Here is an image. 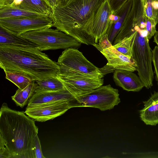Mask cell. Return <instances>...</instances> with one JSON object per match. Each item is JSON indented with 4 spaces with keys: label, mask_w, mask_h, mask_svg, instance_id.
Here are the masks:
<instances>
[{
    "label": "cell",
    "mask_w": 158,
    "mask_h": 158,
    "mask_svg": "<svg viewBox=\"0 0 158 158\" xmlns=\"http://www.w3.org/2000/svg\"><path fill=\"white\" fill-rule=\"evenodd\" d=\"M25 112L9 108L3 103L0 110V140L11 158H35L34 139L38 128Z\"/></svg>",
    "instance_id": "1"
},
{
    "label": "cell",
    "mask_w": 158,
    "mask_h": 158,
    "mask_svg": "<svg viewBox=\"0 0 158 158\" xmlns=\"http://www.w3.org/2000/svg\"><path fill=\"white\" fill-rule=\"evenodd\" d=\"M0 67L35 81L56 77L59 71L57 62L36 46L0 45Z\"/></svg>",
    "instance_id": "2"
},
{
    "label": "cell",
    "mask_w": 158,
    "mask_h": 158,
    "mask_svg": "<svg viewBox=\"0 0 158 158\" xmlns=\"http://www.w3.org/2000/svg\"><path fill=\"white\" fill-rule=\"evenodd\" d=\"M105 0H73L64 7H56L50 17L53 27L81 44L94 46V38L87 32Z\"/></svg>",
    "instance_id": "3"
},
{
    "label": "cell",
    "mask_w": 158,
    "mask_h": 158,
    "mask_svg": "<svg viewBox=\"0 0 158 158\" xmlns=\"http://www.w3.org/2000/svg\"><path fill=\"white\" fill-rule=\"evenodd\" d=\"M41 51L68 48H77L81 43L73 37L51 28L28 31L20 35Z\"/></svg>",
    "instance_id": "4"
},
{
    "label": "cell",
    "mask_w": 158,
    "mask_h": 158,
    "mask_svg": "<svg viewBox=\"0 0 158 158\" xmlns=\"http://www.w3.org/2000/svg\"><path fill=\"white\" fill-rule=\"evenodd\" d=\"M136 34L132 47V56L137 64L136 70L144 87L148 89L153 85L154 73L152 62V51L146 29L135 28Z\"/></svg>",
    "instance_id": "5"
},
{
    "label": "cell",
    "mask_w": 158,
    "mask_h": 158,
    "mask_svg": "<svg viewBox=\"0 0 158 158\" xmlns=\"http://www.w3.org/2000/svg\"><path fill=\"white\" fill-rule=\"evenodd\" d=\"M57 63L59 67L58 73L60 74L99 78H102L104 76L99 68L89 61L76 48L65 49L59 57Z\"/></svg>",
    "instance_id": "6"
},
{
    "label": "cell",
    "mask_w": 158,
    "mask_h": 158,
    "mask_svg": "<svg viewBox=\"0 0 158 158\" xmlns=\"http://www.w3.org/2000/svg\"><path fill=\"white\" fill-rule=\"evenodd\" d=\"M120 102L118 90L110 85H102L73 101V107H89L102 111L113 109Z\"/></svg>",
    "instance_id": "7"
},
{
    "label": "cell",
    "mask_w": 158,
    "mask_h": 158,
    "mask_svg": "<svg viewBox=\"0 0 158 158\" xmlns=\"http://www.w3.org/2000/svg\"><path fill=\"white\" fill-rule=\"evenodd\" d=\"M0 27L18 35L53 27L51 18L25 17L0 19Z\"/></svg>",
    "instance_id": "8"
},
{
    "label": "cell",
    "mask_w": 158,
    "mask_h": 158,
    "mask_svg": "<svg viewBox=\"0 0 158 158\" xmlns=\"http://www.w3.org/2000/svg\"><path fill=\"white\" fill-rule=\"evenodd\" d=\"M56 77L75 98L82 96L103 84V78H95L76 75L58 73Z\"/></svg>",
    "instance_id": "9"
},
{
    "label": "cell",
    "mask_w": 158,
    "mask_h": 158,
    "mask_svg": "<svg viewBox=\"0 0 158 158\" xmlns=\"http://www.w3.org/2000/svg\"><path fill=\"white\" fill-rule=\"evenodd\" d=\"M73 100L61 101L33 107L27 106L25 113L36 121L45 122L63 114L69 109L73 107Z\"/></svg>",
    "instance_id": "10"
},
{
    "label": "cell",
    "mask_w": 158,
    "mask_h": 158,
    "mask_svg": "<svg viewBox=\"0 0 158 158\" xmlns=\"http://www.w3.org/2000/svg\"><path fill=\"white\" fill-rule=\"evenodd\" d=\"M138 26L141 29H146L142 0H132L131 10L124 24L115 38L113 45L125 38L131 35L135 31V28Z\"/></svg>",
    "instance_id": "11"
},
{
    "label": "cell",
    "mask_w": 158,
    "mask_h": 158,
    "mask_svg": "<svg viewBox=\"0 0 158 158\" xmlns=\"http://www.w3.org/2000/svg\"><path fill=\"white\" fill-rule=\"evenodd\" d=\"M112 14L107 0H105L98 9L87 32L94 38L96 44H98L100 38L106 33Z\"/></svg>",
    "instance_id": "12"
},
{
    "label": "cell",
    "mask_w": 158,
    "mask_h": 158,
    "mask_svg": "<svg viewBox=\"0 0 158 158\" xmlns=\"http://www.w3.org/2000/svg\"><path fill=\"white\" fill-rule=\"evenodd\" d=\"M75 98L65 88L56 91L35 90L27 103V107H35L61 101H70Z\"/></svg>",
    "instance_id": "13"
},
{
    "label": "cell",
    "mask_w": 158,
    "mask_h": 158,
    "mask_svg": "<svg viewBox=\"0 0 158 158\" xmlns=\"http://www.w3.org/2000/svg\"><path fill=\"white\" fill-rule=\"evenodd\" d=\"M100 52L107 59L106 64L115 69L126 70L132 72L136 70L137 64L132 56L123 54L113 46Z\"/></svg>",
    "instance_id": "14"
},
{
    "label": "cell",
    "mask_w": 158,
    "mask_h": 158,
    "mask_svg": "<svg viewBox=\"0 0 158 158\" xmlns=\"http://www.w3.org/2000/svg\"><path fill=\"white\" fill-rule=\"evenodd\" d=\"M133 72L115 69L113 78L117 85L128 91L138 92L144 87L139 76Z\"/></svg>",
    "instance_id": "15"
},
{
    "label": "cell",
    "mask_w": 158,
    "mask_h": 158,
    "mask_svg": "<svg viewBox=\"0 0 158 158\" xmlns=\"http://www.w3.org/2000/svg\"><path fill=\"white\" fill-rule=\"evenodd\" d=\"M144 107L140 110V117L147 125L158 124V91H154L149 99L143 102Z\"/></svg>",
    "instance_id": "16"
},
{
    "label": "cell",
    "mask_w": 158,
    "mask_h": 158,
    "mask_svg": "<svg viewBox=\"0 0 158 158\" xmlns=\"http://www.w3.org/2000/svg\"><path fill=\"white\" fill-rule=\"evenodd\" d=\"M132 4V0H128L123 6L118 10L119 17L118 20L114 24H109L106 34L110 42H113L120 31L129 13Z\"/></svg>",
    "instance_id": "17"
},
{
    "label": "cell",
    "mask_w": 158,
    "mask_h": 158,
    "mask_svg": "<svg viewBox=\"0 0 158 158\" xmlns=\"http://www.w3.org/2000/svg\"><path fill=\"white\" fill-rule=\"evenodd\" d=\"M49 16L46 15L15 7L7 6L0 9V19L25 17L39 18Z\"/></svg>",
    "instance_id": "18"
},
{
    "label": "cell",
    "mask_w": 158,
    "mask_h": 158,
    "mask_svg": "<svg viewBox=\"0 0 158 158\" xmlns=\"http://www.w3.org/2000/svg\"><path fill=\"white\" fill-rule=\"evenodd\" d=\"M0 45L35 46L31 42L15 33L0 27Z\"/></svg>",
    "instance_id": "19"
},
{
    "label": "cell",
    "mask_w": 158,
    "mask_h": 158,
    "mask_svg": "<svg viewBox=\"0 0 158 158\" xmlns=\"http://www.w3.org/2000/svg\"><path fill=\"white\" fill-rule=\"evenodd\" d=\"M33 80L24 88H19L11 97L12 100L17 106L22 108L27 104L37 87L38 85Z\"/></svg>",
    "instance_id": "20"
},
{
    "label": "cell",
    "mask_w": 158,
    "mask_h": 158,
    "mask_svg": "<svg viewBox=\"0 0 158 158\" xmlns=\"http://www.w3.org/2000/svg\"><path fill=\"white\" fill-rule=\"evenodd\" d=\"M15 7L46 15L50 17L52 13V9L42 0H23L20 5Z\"/></svg>",
    "instance_id": "21"
},
{
    "label": "cell",
    "mask_w": 158,
    "mask_h": 158,
    "mask_svg": "<svg viewBox=\"0 0 158 158\" xmlns=\"http://www.w3.org/2000/svg\"><path fill=\"white\" fill-rule=\"evenodd\" d=\"M35 81L38 85L35 90L56 91L65 88L62 82L56 76Z\"/></svg>",
    "instance_id": "22"
},
{
    "label": "cell",
    "mask_w": 158,
    "mask_h": 158,
    "mask_svg": "<svg viewBox=\"0 0 158 158\" xmlns=\"http://www.w3.org/2000/svg\"><path fill=\"white\" fill-rule=\"evenodd\" d=\"M4 71L6 78L21 89L24 88L32 81L26 76L19 72L9 70Z\"/></svg>",
    "instance_id": "23"
},
{
    "label": "cell",
    "mask_w": 158,
    "mask_h": 158,
    "mask_svg": "<svg viewBox=\"0 0 158 158\" xmlns=\"http://www.w3.org/2000/svg\"><path fill=\"white\" fill-rule=\"evenodd\" d=\"M136 34V31L130 36L125 38L113 46L123 54L132 56V47Z\"/></svg>",
    "instance_id": "24"
},
{
    "label": "cell",
    "mask_w": 158,
    "mask_h": 158,
    "mask_svg": "<svg viewBox=\"0 0 158 158\" xmlns=\"http://www.w3.org/2000/svg\"><path fill=\"white\" fill-rule=\"evenodd\" d=\"M146 23V30L147 32V37L149 40L154 36L156 31V24L153 19L144 17Z\"/></svg>",
    "instance_id": "25"
},
{
    "label": "cell",
    "mask_w": 158,
    "mask_h": 158,
    "mask_svg": "<svg viewBox=\"0 0 158 158\" xmlns=\"http://www.w3.org/2000/svg\"><path fill=\"white\" fill-rule=\"evenodd\" d=\"M112 46V44L108 39L107 34H106L100 38L98 44H96L94 46L100 51L103 49L107 48Z\"/></svg>",
    "instance_id": "26"
},
{
    "label": "cell",
    "mask_w": 158,
    "mask_h": 158,
    "mask_svg": "<svg viewBox=\"0 0 158 158\" xmlns=\"http://www.w3.org/2000/svg\"><path fill=\"white\" fill-rule=\"evenodd\" d=\"M144 17L153 19L152 0H142Z\"/></svg>",
    "instance_id": "27"
},
{
    "label": "cell",
    "mask_w": 158,
    "mask_h": 158,
    "mask_svg": "<svg viewBox=\"0 0 158 158\" xmlns=\"http://www.w3.org/2000/svg\"><path fill=\"white\" fill-rule=\"evenodd\" d=\"M152 60L154 67L155 78L158 84V46H156L152 51Z\"/></svg>",
    "instance_id": "28"
},
{
    "label": "cell",
    "mask_w": 158,
    "mask_h": 158,
    "mask_svg": "<svg viewBox=\"0 0 158 158\" xmlns=\"http://www.w3.org/2000/svg\"><path fill=\"white\" fill-rule=\"evenodd\" d=\"M34 147L35 158H45L43 154L40 140L36 135L34 139Z\"/></svg>",
    "instance_id": "29"
},
{
    "label": "cell",
    "mask_w": 158,
    "mask_h": 158,
    "mask_svg": "<svg viewBox=\"0 0 158 158\" xmlns=\"http://www.w3.org/2000/svg\"><path fill=\"white\" fill-rule=\"evenodd\" d=\"M128 0H107L113 13L119 10Z\"/></svg>",
    "instance_id": "30"
},
{
    "label": "cell",
    "mask_w": 158,
    "mask_h": 158,
    "mask_svg": "<svg viewBox=\"0 0 158 158\" xmlns=\"http://www.w3.org/2000/svg\"><path fill=\"white\" fill-rule=\"evenodd\" d=\"M152 10L153 19L158 23V0H152Z\"/></svg>",
    "instance_id": "31"
},
{
    "label": "cell",
    "mask_w": 158,
    "mask_h": 158,
    "mask_svg": "<svg viewBox=\"0 0 158 158\" xmlns=\"http://www.w3.org/2000/svg\"><path fill=\"white\" fill-rule=\"evenodd\" d=\"M0 158H11L10 155L4 144L0 140Z\"/></svg>",
    "instance_id": "32"
},
{
    "label": "cell",
    "mask_w": 158,
    "mask_h": 158,
    "mask_svg": "<svg viewBox=\"0 0 158 158\" xmlns=\"http://www.w3.org/2000/svg\"><path fill=\"white\" fill-rule=\"evenodd\" d=\"M100 70L103 75L107 73L113 72L115 69L112 67L106 64L103 67L99 68Z\"/></svg>",
    "instance_id": "33"
},
{
    "label": "cell",
    "mask_w": 158,
    "mask_h": 158,
    "mask_svg": "<svg viewBox=\"0 0 158 158\" xmlns=\"http://www.w3.org/2000/svg\"><path fill=\"white\" fill-rule=\"evenodd\" d=\"M44 1L48 6L53 10L56 7L57 4V0H42Z\"/></svg>",
    "instance_id": "34"
},
{
    "label": "cell",
    "mask_w": 158,
    "mask_h": 158,
    "mask_svg": "<svg viewBox=\"0 0 158 158\" xmlns=\"http://www.w3.org/2000/svg\"><path fill=\"white\" fill-rule=\"evenodd\" d=\"M14 0H0V9L10 5Z\"/></svg>",
    "instance_id": "35"
},
{
    "label": "cell",
    "mask_w": 158,
    "mask_h": 158,
    "mask_svg": "<svg viewBox=\"0 0 158 158\" xmlns=\"http://www.w3.org/2000/svg\"><path fill=\"white\" fill-rule=\"evenodd\" d=\"M73 0H59L57 3V6L62 7L65 6L70 2Z\"/></svg>",
    "instance_id": "36"
},
{
    "label": "cell",
    "mask_w": 158,
    "mask_h": 158,
    "mask_svg": "<svg viewBox=\"0 0 158 158\" xmlns=\"http://www.w3.org/2000/svg\"><path fill=\"white\" fill-rule=\"evenodd\" d=\"M23 0H14L13 3L8 6L16 7L18 6L21 3Z\"/></svg>",
    "instance_id": "37"
},
{
    "label": "cell",
    "mask_w": 158,
    "mask_h": 158,
    "mask_svg": "<svg viewBox=\"0 0 158 158\" xmlns=\"http://www.w3.org/2000/svg\"><path fill=\"white\" fill-rule=\"evenodd\" d=\"M153 42L155 43L158 46V31H156L154 37Z\"/></svg>",
    "instance_id": "38"
},
{
    "label": "cell",
    "mask_w": 158,
    "mask_h": 158,
    "mask_svg": "<svg viewBox=\"0 0 158 158\" xmlns=\"http://www.w3.org/2000/svg\"><path fill=\"white\" fill-rule=\"evenodd\" d=\"M59 0H57V2H58Z\"/></svg>",
    "instance_id": "39"
}]
</instances>
